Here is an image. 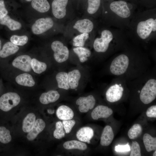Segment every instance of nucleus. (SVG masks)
Returning a JSON list of instances; mask_svg holds the SVG:
<instances>
[{"instance_id":"nucleus-3","label":"nucleus","mask_w":156,"mask_h":156,"mask_svg":"<svg viewBox=\"0 0 156 156\" xmlns=\"http://www.w3.org/2000/svg\"><path fill=\"white\" fill-rule=\"evenodd\" d=\"M138 8L136 4L124 0L103 1L101 22L103 25L125 31Z\"/></svg>"},{"instance_id":"nucleus-13","label":"nucleus","mask_w":156,"mask_h":156,"mask_svg":"<svg viewBox=\"0 0 156 156\" xmlns=\"http://www.w3.org/2000/svg\"><path fill=\"white\" fill-rule=\"evenodd\" d=\"M19 48L12 42H8L3 45L0 51V67L3 66L5 59L11 55L17 53Z\"/></svg>"},{"instance_id":"nucleus-38","label":"nucleus","mask_w":156,"mask_h":156,"mask_svg":"<svg viewBox=\"0 0 156 156\" xmlns=\"http://www.w3.org/2000/svg\"><path fill=\"white\" fill-rule=\"evenodd\" d=\"M65 133H69L75 124L76 122L74 120H64L62 122Z\"/></svg>"},{"instance_id":"nucleus-23","label":"nucleus","mask_w":156,"mask_h":156,"mask_svg":"<svg viewBox=\"0 0 156 156\" xmlns=\"http://www.w3.org/2000/svg\"><path fill=\"white\" fill-rule=\"evenodd\" d=\"M0 24L6 26L9 29L12 31L19 30L22 26L20 23L12 18L8 15L0 19Z\"/></svg>"},{"instance_id":"nucleus-21","label":"nucleus","mask_w":156,"mask_h":156,"mask_svg":"<svg viewBox=\"0 0 156 156\" xmlns=\"http://www.w3.org/2000/svg\"><path fill=\"white\" fill-rule=\"evenodd\" d=\"M57 117L62 120H71L73 117L74 114L72 109L66 105H62L59 107L56 112Z\"/></svg>"},{"instance_id":"nucleus-41","label":"nucleus","mask_w":156,"mask_h":156,"mask_svg":"<svg viewBox=\"0 0 156 156\" xmlns=\"http://www.w3.org/2000/svg\"><path fill=\"white\" fill-rule=\"evenodd\" d=\"M131 148L128 143L125 145H118L115 147V151L117 152H125L130 151Z\"/></svg>"},{"instance_id":"nucleus-2","label":"nucleus","mask_w":156,"mask_h":156,"mask_svg":"<svg viewBox=\"0 0 156 156\" xmlns=\"http://www.w3.org/2000/svg\"><path fill=\"white\" fill-rule=\"evenodd\" d=\"M125 32L132 44L148 49L156 39V7H138Z\"/></svg>"},{"instance_id":"nucleus-28","label":"nucleus","mask_w":156,"mask_h":156,"mask_svg":"<svg viewBox=\"0 0 156 156\" xmlns=\"http://www.w3.org/2000/svg\"><path fill=\"white\" fill-rule=\"evenodd\" d=\"M73 51L79 57L81 62H85L88 60V58L91 55V52L88 48L83 47H77L73 49Z\"/></svg>"},{"instance_id":"nucleus-24","label":"nucleus","mask_w":156,"mask_h":156,"mask_svg":"<svg viewBox=\"0 0 156 156\" xmlns=\"http://www.w3.org/2000/svg\"><path fill=\"white\" fill-rule=\"evenodd\" d=\"M68 81L70 88L75 89L78 87L81 77V73L78 70L75 69L68 73Z\"/></svg>"},{"instance_id":"nucleus-25","label":"nucleus","mask_w":156,"mask_h":156,"mask_svg":"<svg viewBox=\"0 0 156 156\" xmlns=\"http://www.w3.org/2000/svg\"><path fill=\"white\" fill-rule=\"evenodd\" d=\"M35 114L32 113L28 114L24 119L22 123L23 131L28 133L33 128L36 121Z\"/></svg>"},{"instance_id":"nucleus-20","label":"nucleus","mask_w":156,"mask_h":156,"mask_svg":"<svg viewBox=\"0 0 156 156\" xmlns=\"http://www.w3.org/2000/svg\"><path fill=\"white\" fill-rule=\"evenodd\" d=\"M114 134L111 126L106 125L104 128L100 139V144L103 146H107L112 143Z\"/></svg>"},{"instance_id":"nucleus-26","label":"nucleus","mask_w":156,"mask_h":156,"mask_svg":"<svg viewBox=\"0 0 156 156\" xmlns=\"http://www.w3.org/2000/svg\"><path fill=\"white\" fill-rule=\"evenodd\" d=\"M64 148L67 150L77 149L81 151L86 150L87 148L86 144L81 141L75 140L68 141L63 144Z\"/></svg>"},{"instance_id":"nucleus-35","label":"nucleus","mask_w":156,"mask_h":156,"mask_svg":"<svg viewBox=\"0 0 156 156\" xmlns=\"http://www.w3.org/2000/svg\"><path fill=\"white\" fill-rule=\"evenodd\" d=\"M53 135L56 139H60L64 138L65 135V132L62 122L58 121L55 124V129L54 131Z\"/></svg>"},{"instance_id":"nucleus-48","label":"nucleus","mask_w":156,"mask_h":156,"mask_svg":"<svg viewBox=\"0 0 156 156\" xmlns=\"http://www.w3.org/2000/svg\"><path fill=\"white\" fill-rule=\"evenodd\" d=\"M33 0H25V1L27 2H31Z\"/></svg>"},{"instance_id":"nucleus-12","label":"nucleus","mask_w":156,"mask_h":156,"mask_svg":"<svg viewBox=\"0 0 156 156\" xmlns=\"http://www.w3.org/2000/svg\"><path fill=\"white\" fill-rule=\"evenodd\" d=\"M31 59L27 55H20L13 60L12 64L15 68L26 73H29L32 70L31 64Z\"/></svg>"},{"instance_id":"nucleus-43","label":"nucleus","mask_w":156,"mask_h":156,"mask_svg":"<svg viewBox=\"0 0 156 156\" xmlns=\"http://www.w3.org/2000/svg\"><path fill=\"white\" fill-rule=\"evenodd\" d=\"M134 3L138 6V0H124Z\"/></svg>"},{"instance_id":"nucleus-7","label":"nucleus","mask_w":156,"mask_h":156,"mask_svg":"<svg viewBox=\"0 0 156 156\" xmlns=\"http://www.w3.org/2000/svg\"><path fill=\"white\" fill-rule=\"evenodd\" d=\"M74 5L71 0H53L51 4L53 14L57 19H62L66 16L68 10Z\"/></svg>"},{"instance_id":"nucleus-44","label":"nucleus","mask_w":156,"mask_h":156,"mask_svg":"<svg viewBox=\"0 0 156 156\" xmlns=\"http://www.w3.org/2000/svg\"><path fill=\"white\" fill-rule=\"evenodd\" d=\"M73 2L74 4L78 6L79 0H71Z\"/></svg>"},{"instance_id":"nucleus-9","label":"nucleus","mask_w":156,"mask_h":156,"mask_svg":"<svg viewBox=\"0 0 156 156\" xmlns=\"http://www.w3.org/2000/svg\"><path fill=\"white\" fill-rule=\"evenodd\" d=\"M51 48L53 52V57L57 62L61 63L67 60L69 56L68 48L61 41H53L51 45Z\"/></svg>"},{"instance_id":"nucleus-30","label":"nucleus","mask_w":156,"mask_h":156,"mask_svg":"<svg viewBox=\"0 0 156 156\" xmlns=\"http://www.w3.org/2000/svg\"><path fill=\"white\" fill-rule=\"evenodd\" d=\"M31 64L32 70L35 73L38 74L44 72L47 68L46 63L35 58L31 59Z\"/></svg>"},{"instance_id":"nucleus-22","label":"nucleus","mask_w":156,"mask_h":156,"mask_svg":"<svg viewBox=\"0 0 156 156\" xmlns=\"http://www.w3.org/2000/svg\"><path fill=\"white\" fill-rule=\"evenodd\" d=\"M31 2L33 8L40 13L47 12L51 7V5L48 0H33Z\"/></svg>"},{"instance_id":"nucleus-42","label":"nucleus","mask_w":156,"mask_h":156,"mask_svg":"<svg viewBox=\"0 0 156 156\" xmlns=\"http://www.w3.org/2000/svg\"><path fill=\"white\" fill-rule=\"evenodd\" d=\"M87 0H79L78 6H80L83 8Z\"/></svg>"},{"instance_id":"nucleus-47","label":"nucleus","mask_w":156,"mask_h":156,"mask_svg":"<svg viewBox=\"0 0 156 156\" xmlns=\"http://www.w3.org/2000/svg\"><path fill=\"white\" fill-rule=\"evenodd\" d=\"M153 156H156V150L155 151V152L153 153Z\"/></svg>"},{"instance_id":"nucleus-39","label":"nucleus","mask_w":156,"mask_h":156,"mask_svg":"<svg viewBox=\"0 0 156 156\" xmlns=\"http://www.w3.org/2000/svg\"><path fill=\"white\" fill-rule=\"evenodd\" d=\"M8 13V11L5 8L4 1L0 0V19L5 16Z\"/></svg>"},{"instance_id":"nucleus-8","label":"nucleus","mask_w":156,"mask_h":156,"mask_svg":"<svg viewBox=\"0 0 156 156\" xmlns=\"http://www.w3.org/2000/svg\"><path fill=\"white\" fill-rule=\"evenodd\" d=\"M20 101V97L17 93L12 92L5 93L0 97V109L8 112L17 105Z\"/></svg>"},{"instance_id":"nucleus-36","label":"nucleus","mask_w":156,"mask_h":156,"mask_svg":"<svg viewBox=\"0 0 156 156\" xmlns=\"http://www.w3.org/2000/svg\"><path fill=\"white\" fill-rule=\"evenodd\" d=\"M156 0H138V7L149 9L156 7Z\"/></svg>"},{"instance_id":"nucleus-32","label":"nucleus","mask_w":156,"mask_h":156,"mask_svg":"<svg viewBox=\"0 0 156 156\" xmlns=\"http://www.w3.org/2000/svg\"><path fill=\"white\" fill-rule=\"evenodd\" d=\"M11 140L10 131L5 127L0 126V142L4 144H7Z\"/></svg>"},{"instance_id":"nucleus-29","label":"nucleus","mask_w":156,"mask_h":156,"mask_svg":"<svg viewBox=\"0 0 156 156\" xmlns=\"http://www.w3.org/2000/svg\"><path fill=\"white\" fill-rule=\"evenodd\" d=\"M143 142L145 148L148 152L156 150V138L146 133L143 136Z\"/></svg>"},{"instance_id":"nucleus-17","label":"nucleus","mask_w":156,"mask_h":156,"mask_svg":"<svg viewBox=\"0 0 156 156\" xmlns=\"http://www.w3.org/2000/svg\"><path fill=\"white\" fill-rule=\"evenodd\" d=\"M94 135V131L91 128L85 127L81 128L77 131L76 135L77 139L83 142L90 143V140Z\"/></svg>"},{"instance_id":"nucleus-6","label":"nucleus","mask_w":156,"mask_h":156,"mask_svg":"<svg viewBox=\"0 0 156 156\" xmlns=\"http://www.w3.org/2000/svg\"><path fill=\"white\" fill-rule=\"evenodd\" d=\"M140 90L138 91L140 93L139 97L144 104H149L156 98V79L155 76H149L142 81Z\"/></svg>"},{"instance_id":"nucleus-4","label":"nucleus","mask_w":156,"mask_h":156,"mask_svg":"<svg viewBox=\"0 0 156 156\" xmlns=\"http://www.w3.org/2000/svg\"><path fill=\"white\" fill-rule=\"evenodd\" d=\"M97 31L99 35L94 38L93 43L96 53L111 56L132 44L125 32L120 29L103 25Z\"/></svg>"},{"instance_id":"nucleus-1","label":"nucleus","mask_w":156,"mask_h":156,"mask_svg":"<svg viewBox=\"0 0 156 156\" xmlns=\"http://www.w3.org/2000/svg\"><path fill=\"white\" fill-rule=\"evenodd\" d=\"M148 59L142 49L133 44L115 54L110 59V75L127 79H135L145 73Z\"/></svg>"},{"instance_id":"nucleus-31","label":"nucleus","mask_w":156,"mask_h":156,"mask_svg":"<svg viewBox=\"0 0 156 156\" xmlns=\"http://www.w3.org/2000/svg\"><path fill=\"white\" fill-rule=\"evenodd\" d=\"M90 34H91L83 33L79 34L76 36L73 39V45L76 47H83L85 42L90 36Z\"/></svg>"},{"instance_id":"nucleus-14","label":"nucleus","mask_w":156,"mask_h":156,"mask_svg":"<svg viewBox=\"0 0 156 156\" xmlns=\"http://www.w3.org/2000/svg\"><path fill=\"white\" fill-rule=\"evenodd\" d=\"M95 103V99L92 95L86 97H80L76 101V104L79 105V110L82 113L87 112L89 110L92 109Z\"/></svg>"},{"instance_id":"nucleus-45","label":"nucleus","mask_w":156,"mask_h":156,"mask_svg":"<svg viewBox=\"0 0 156 156\" xmlns=\"http://www.w3.org/2000/svg\"><path fill=\"white\" fill-rule=\"evenodd\" d=\"M1 45H2L1 42V40L0 39V51L1 49Z\"/></svg>"},{"instance_id":"nucleus-34","label":"nucleus","mask_w":156,"mask_h":156,"mask_svg":"<svg viewBox=\"0 0 156 156\" xmlns=\"http://www.w3.org/2000/svg\"><path fill=\"white\" fill-rule=\"evenodd\" d=\"M142 131L141 126L139 124L134 125L129 130L128 135L129 139H133L137 138Z\"/></svg>"},{"instance_id":"nucleus-18","label":"nucleus","mask_w":156,"mask_h":156,"mask_svg":"<svg viewBox=\"0 0 156 156\" xmlns=\"http://www.w3.org/2000/svg\"><path fill=\"white\" fill-rule=\"evenodd\" d=\"M15 81L18 85L25 87H32L36 84L32 76L27 73H24L17 75Z\"/></svg>"},{"instance_id":"nucleus-15","label":"nucleus","mask_w":156,"mask_h":156,"mask_svg":"<svg viewBox=\"0 0 156 156\" xmlns=\"http://www.w3.org/2000/svg\"><path fill=\"white\" fill-rule=\"evenodd\" d=\"M113 113L112 109L107 106L99 105L93 110L91 116L93 120H97L101 118H107L111 116Z\"/></svg>"},{"instance_id":"nucleus-16","label":"nucleus","mask_w":156,"mask_h":156,"mask_svg":"<svg viewBox=\"0 0 156 156\" xmlns=\"http://www.w3.org/2000/svg\"><path fill=\"white\" fill-rule=\"evenodd\" d=\"M45 126V122L42 119L40 118L37 119L36 120L33 128L27 135V139L30 141L34 140L38 135L43 130Z\"/></svg>"},{"instance_id":"nucleus-33","label":"nucleus","mask_w":156,"mask_h":156,"mask_svg":"<svg viewBox=\"0 0 156 156\" xmlns=\"http://www.w3.org/2000/svg\"><path fill=\"white\" fill-rule=\"evenodd\" d=\"M10 41L18 46H23L26 44L28 40V37L26 35L19 36L14 35L10 38Z\"/></svg>"},{"instance_id":"nucleus-19","label":"nucleus","mask_w":156,"mask_h":156,"mask_svg":"<svg viewBox=\"0 0 156 156\" xmlns=\"http://www.w3.org/2000/svg\"><path fill=\"white\" fill-rule=\"evenodd\" d=\"M60 97V94L56 90H51L42 93L39 98L40 102L43 104H47L57 101Z\"/></svg>"},{"instance_id":"nucleus-10","label":"nucleus","mask_w":156,"mask_h":156,"mask_svg":"<svg viewBox=\"0 0 156 156\" xmlns=\"http://www.w3.org/2000/svg\"><path fill=\"white\" fill-rule=\"evenodd\" d=\"M88 17L96 19L101 17L103 10V0H87L83 8Z\"/></svg>"},{"instance_id":"nucleus-37","label":"nucleus","mask_w":156,"mask_h":156,"mask_svg":"<svg viewBox=\"0 0 156 156\" xmlns=\"http://www.w3.org/2000/svg\"><path fill=\"white\" fill-rule=\"evenodd\" d=\"M130 156H141V152L140 146L136 141H133L131 148Z\"/></svg>"},{"instance_id":"nucleus-46","label":"nucleus","mask_w":156,"mask_h":156,"mask_svg":"<svg viewBox=\"0 0 156 156\" xmlns=\"http://www.w3.org/2000/svg\"><path fill=\"white\" fill-rule=\"evenodd\" d=\"M113 0H103V2H108L112 1Z\"/></svg>"},{"instance_id":"nucleus-40","label":"nucleus","mask_w":156,"mask_h":156,"mask_svg":"<svg viewBox=\"0 0 156 156\" xmlns=\"http://www.w3.org/2000/svg\"><path fill=\"white\" fill-rule=\"evenodd\" d=\"M146 115L150 118H156V105H153L151 106L147 109Z\"/></svg>"},{"instance_id":"nucleus-5","label":"nucleus","mask_w":156,"mask_h":156,"mask_svg":"<svg viewBox=\"0 0 156 156\" xmlns=\"http://www.w3.org/2000/svg\"><path fill=\"white\" fill-rule=\"evenodd\" d=\"M126 80L123 77H118L112 81L105 93L108 101L114 103L121 99L127 85Z\"/></svg>"},{"instance_id":"nucleus-11","label":"nucleus","mask_w":156,"mask_h":156,"mask_svg":"<svg viewBox=\"0 0 156 156\" xmlns=\"http://www.w3.org/2000/svg\"><path fill=\"white\" fill-rule=\"evenodd\" d=\"M54 22L49 17L42 18L37 19L31 26V30L35 35L42 34L53 27Z\"/></svg>"},{"instance_id":"nucleus-27","label":"nucleus","mask_w":156,"mask_h":156,"mask_svg":"<svg viewBox=\"0 0 156 156\" xmlns=\"http://www.w3.org/2000/svg\"><path fill=\"white\" fill-rule=\"evenodd\" d=\"M55 78L59 88L66 90L69 89L67 73L64 72H59L57 74Z\"/></svg>"}]
</instances>
